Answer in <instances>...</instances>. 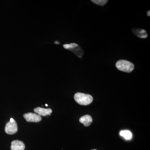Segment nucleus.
I'll return each mask as SVG.
<instances>
[{
    "label": "nucleus",
    "instance_id": "f257e3e1",
    "mask_svg": "<svg viewBox=\"0 0 150 150\" xmlns=\"http://www.w3.org/2000/svg\"><path fill=\"white\" fill-rule=\"evenodd\" d=\"M74 98L75 101L81 105H88L93 100V97L90 95L79 92L75 94Z\"/></svg>",
    "mask_w": 150,
    "mask_h": 150
},
{
    "label": "nucleus",
    "instance_id": "f03ea898",
    "mask_svg": "<svg viewBox=\"0 0 150 150\" xmlns=\"http://www.w3.org/2000/svg\"><path fill=\"white\" fill-rule=\"evenodd\" d=\"M115 67L119 71L128 73L132 72L135 67L133 63L125 60L118 61L115 64Z\"/></svg>",
    "mask_w": 150,
    "mask_h": 150
},
{
    "label": "nucleus",
    "instance_id": "7ed1b4c3",
    "mask_svg": "<svg viewBox=\"0 0 150 150\" xmlns=\"http://www.w3.org/2000/svg\"><path fill=\"white\" fill-rule=\"evenodd\" d=\"M63 46L65 49H68L72 51L73 53L79 58H81L83 56V50L76 43H71V44H64Z\"/></svg>",
    "mask_w": 150,
    "mask_h": 150
},
{
    "label": "nucleus",
    "instance_id": "20e7f679",
    "mask_svg": "<svg viewBox=\"0 0 150 150\" xmlns=\"http://www.w3.org/2000/svg\"><path fill=\"white\" fill-rule=\"evenodd\" d=\"M5 131L6 134L10 135L16 134L18 131L17 124L16 121L14 120L13 122L9 121L7 123Z\"/></svg>",
    "mask_w": 150,
    "mask_h": 150
},
{
    "label": "nucleus",
    "instance_id": "39448f33",
    "mask_svg": "<svg viewBox=\"0 0 150 150\" xmlns=\"http://www.w3.org/2000/svg\"><path fill=\"white\" fill-rule=\"evenodd\" d=\"M23 117L28 122H35V123L40 122L42 119L40 115L36 113H32V112L25 113L23 115Z\"/></svg>",
    "mask_w": 150,
    "mask_h": 150
},
{
    "label": "nucleus",
    "instance_id": "423d86ee",
    "mask_svg": "<svg viewBox=\"0 0 150 150\" xmlns=\"http://www.w3.org/2000/svg\"><path fill=\"white\" fill-rule=\"evenodd\" d=\"M25 148L24 144L21 141L15 140L11 142V150H24Z\"/></svg>",
    "mask_w": 150,
    "mask_h": 150
},
{
    "label": "nucleus",
    "instance_id": "0eeeda50",
    "mask_svg": "<svg viewBox=\"0 0 150 150\" xmlns=\"http://www.w3.org/2000/svg\"><path fill=\"white\" fill-rule=\"evenodd\" d=\"M34 111L38 115L45 116L50 115L52 113V110L51 108H44L41 107H37L34 109Z\"/></svg>",
    "mask_w": 150,
    "mask_h": 150
},
{
    "label": "nucleus",
    "instance_id": "6e6552de",
    "mask_svg": "<svg viewBox=\"0 0 150 150\" xmlns=\"http://www.w3.org/2000/svg\"><path fill=\"white\" fill-rule=\"evenodd\" d=\"M132 32L137 37L141 38H146L148 37V33L145 30L134 28L132 29Z\"/></svg>",
    "mask_w": 150,
    "mask_h": 150
},
{
    "label": "nucleus",
    "instance_id": "1a4fd4ad",
    "mask_svg": "<svg viewBox=\"0 0 150 150\" xmlns=\"http://www.w3.org/2000/svg\"><path fill=\"white\" fill-rule=\"evenodd\" d=\"M81 123H83L86 127L89 126L92 123L93 119L91 115H86L81 117L79 119Z\"/></svg>",
    "mask_w": 150,
    "mask_h": 150
},
{
    "label": "nucleus",
    "instance_id": "9d476101",
    "mask_svg": "<svg viewBox=\"0 0 150 150\" xmlns=\"http://www.w3.org/2000/svg\"><path fill=\"white\" fill-rule=\"evenodd\" d=\"M120 135L126 140H130L132 138V133L129 130L121 131L120 132Z\"/></svg>",
    "mask_w": 150,
    "mask_h": 150
},
{
    "label": "nucleus",
    "instance_id": "9b49d317",
    "mask_svg": "<svg viewBox=\"0 0 150 150\" xmlns=\"http://www.w3.org/2000/svg\"><path fill=\"white\" fill-rule=\"evenodd\" d=\"M91 1L96 4L102 6H104L108 2V0H91Z\"/></svg>",
    "mask_w": 150,
    "mask_h": 150
},
{
    "label": "nucleus",
    "instance_id": "f8f14e48",
    "mask_svg": "<svg viewBox=\"0 0 150 150\" xmlns=\"http://www.w3.org/2000/svg\"><path fill=\"white\" fill-rule=\"evenodd\" d=\"M147 16H150V11H148L147 12Z\"/></svg>",
    "mask_w": 150,
    "mask_h": 150
},
{
    "label": "nucleus",
    "instance_id": "ddd939ff",
    "mask_svg": "<svg viewBox=\"0 0 150 150\" xmlns=\"http://www.w3.org/2000/svg\"><path fill=\"white\" fill-rule=\"evenodd\" d=\"M14 121V120L13 118H11L10 119V121H11V122H13V121Z\"/></svg>",
    "mask_w": 150,
    "mask_h": 150
},
{
    "label": "nucleus",
    "instance_id": "4468645a",
    "mask_svg": "<svg viewBox=\"0 0 150 150\" xmlns=\"http://www.w3.org/2000/svg\"><path fill=\"white\" fill-rule=\"evenodd\" d=\"M46 106H48V105H47V104H46Z\"/></svg>",
    "mask_w": 150,
    "mask_h": 150
},
{
    "label": "nucleus",
    "instance_id": "2eb2a0df",
    "mask_svg": "<svg viewBox=\"0 0 150 150\" xmlns=\"http://www.w3.org/2000/svg\"><path fill=\"white\" fill-rule=\"evenodd\" d=\"M97 150L96 149H92V150Z\"/></svg>",
    "mask_w": 150,
    "mask_h": 150
}]
</instances>
